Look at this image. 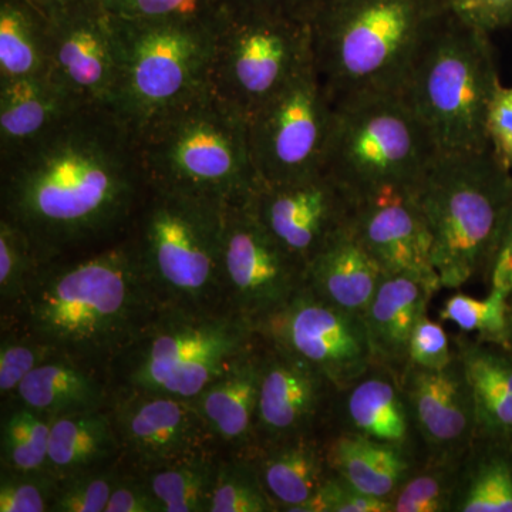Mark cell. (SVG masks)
Masks as SVG:
<instances>
[{
  "label": "cell",
  "mask_w": 512,
  "mask_h": 512,
  "mask_svg": "<svg viewBox=\"0 0 512 512\" xmlns=\"http://www.w3.org/2000/svg\"><path fill=\"white\" fill-rule=\"evenodd\" d=\"M2 163V218L42 264L128 234L148 191L137 137L111 110L83 107Z\"/></svg>",
  "instance_id": "obj_1"
},
{
  "label": "cell",
  "mask_w": 512,
  "mask_h": 512,
  "mask_svg": "<svg viewBox=\"0 0 512 512\" xmlns=\"http://www.w3.org/2000/svg\"><path fill=\"white\" fill-rule=\"evenodd\" d=\"M164 309L128 231L103 247L40 265L15 316L22 335L109 372Z\"/></svg>",
  "instance_id": "obj_2"
},
{
  "label": "cell",
  "mask_w": 512,
  "mask_h": 512,
  "mask_svg": "<svg viewBox=\"0 0 512 512\" xmlns=\"http://www.w3.org/2000/svg\"><path fill=\"white\" fill-rule=\"evenodd\" d=\"M446 13L441 0H323L311 20L312 55L333 106L403 96Z\"/></svg>",
  "instance_id": "obj_3"
},
{
  "label": "cell",
  "mask_w": 512,
  "mask_h": 512,
  "mask_svg": "<svg viewBox=\"0 0 512 512\" xmlns=\"http://www.w3.org/2000/svg\"><path fill=\"white\" fill-rule=\"evenodd\" d=\"M443 289L485 279L512 197V170L491 148L439 153L416 187Z\"/></svg>",
  "instance_id": "obj_4"
},
{
  "label": "cell",
  "mask_w": 512,
  "mask_h": 512,
  "mask_svg": "<svg viewBox=\"0 0 512 512\" xmlns=\"http://www.w3.org/2000/svg\"><path fill=\"white\" fill-rule=\"evenodd\" d=\"M137 140L148 187L232 207L248 204L261 185L248 121L211 89L148 127Z\"/></svg>",
  "instance_id": "obj_5"
},
{
  "label": "cell",
  "mask_w": 512,
  "mask_h": 512,
  "mask_svg": "<svg viewBox=\"0 0 512 512\" xmlns=\"http://www.w3.org/2000/svg\"><path fill=\"white\" fill-rule=\"evenodd\" d=\"M227 210L194 195L148 187L130 235L165 308L231 309L224 278Z\"/></svg>",
  "instance_id": "obj_6"
},
{
  "label": "cell",
  "mask_w": 512,
  "mask_h": 512,
  "mask_svg": "<svg viewBox=\"0 0 512 512\" xmlns=\"http://www.w3.org/2000/svg\"><path fill=\"white\" fill-rule=\"evenodd\" d=\"M490 36L446 13L414 64L403 97L439 153L490 148L488 107L501 84Z\"/></svg>",
  "instance_id": "obj_7"
},
{
  "label": "cell",
  "mask_w": 512,
  "mask_h": 512,
  "mask_svg": "<svg viewBox=\"0 0 512 512\" xmlns=\"http://www.w3.org/2000/svg\"><path fill=\"white\" fill-rule=\"evenodd\" d=\"M259 345L255 323L232 309H164L110 372L120 389L191 400Z\"/></svg>",
  "instance_id": "obj_8"
},
{
  "label": "cell",
  "mask_w": 512,
  "mask_h": 512,
  "mask_svg": "<svg viewBox=\"0 0 512 512\" xmlns=\"http://www.w3.org/2000/svg\"><path fill=\"white\" fill-rule=\"evenodd\" d=\"M114 19L121 40V76L113 113L138 137L210 90L221 28Z\"/></svg>",
  "instance_id": "obj_9"
},
{
  "label": "cell",
  "mask_w": 512,
  "mask_h": 512,
  "mask_svg": "<svg viewBox=\"0 0 512 512\" xmlns=\"http://www.w3.org/2000/svg\"><path fill=\"white\" fill-rule=\"evenodd\" d=\"M439 154L429 130L403 96L336 109L326 171L353 195L417 187Z\"/></svg>",
  "instance_id": "obj_10"
},
{
  "label": "cell",
  "mask_w": 512,
  "mask_h": 512,
  "mask_svg": "<svg viewBox=\"0 0 512 512\" xmlns=\"http://www.w3.org/2000/svg\"><path fill=\"white\" fill-rule=\"evenodd\" d=\"M312 59L311 23L228 12L218 30L210 89L248 121Z\"/></svg>",
  "instance_id": "obj_11"
},
{
  "label": "cell",
  "mask_w": 512,
  "mask_h": 512,
  "mask_svg": "<svg viewBox=\"0 0 512 512\" xmlns=\"http://www.w3.org/2000/svg\"><path fill=\"white\" fill-rule=\"evenodd\" d=\"M336 107L309 62L248 120L261 184L305 180L326 171Z\"/></svg>",
  "instance_id": "obj_12"
},
{
  "label": "cell",
  "mask_w": 512,
  "mask_h": 512,
  "mask_svg": "<svg viewBox=\"0 0 512 512\" xmlns=\"http://www.w3.org/2000/svg\"><path fill=\"white\" fill-rule=\"evenodd\" d=\"M255 328L264 342L316 367L339 390L375 366L362 316L330 305L306 286Z\"/></svg>",
  "instance_id": "obj_13"
},
{
  "label": "cell",
  "mask_w": 512,
  "mask_h": 512,
  "mask_svg": "<svg viewBox=\"0 0 512 512\" xmlns=\"http://www.w3.org/2000/svg\"><path fill=\"white\" fill-rule=\"evenodd\" d=\"M224 278L229 308L256 325L301 291L305 266L275 241L248 204L232 205L225 220Z\"/></svg>",
  "instance_id": "obj_14"
},
{
  "label": "cell",
  "mask_w": 512,
  "mask_h": 512,
  "mask_svg": "<svg viewBox=\"0 0 512 512\" xmlns=\"http://www.w3.org/2000/svg\"><path fill=\"white\" fill-rule=\"evenodd\" d=\"M46 22L49 76L84 106L113 111L121 76L116 19L99 0Z\"/></svg>",
  "instance_id": "obj_15"
},
{
  "label": "cell",
  "mask_w": 512,
  "mask_h": 512,
  "mask_svg": "<svg viewBox=\"0 0 512 512\" xmlns=\"http://www.w3.org/2000/svg\"><path fill=\"white\" fill-rule=\"evenodd\" d=\"M248 205L275 241L306 266L350 224L353 194L323 171L293 183L261 184Z\"/></svg>",
  "instance_id": "obj_16"
},
{
  "label": "cell",
  "mask_w": 512,
  "mask_h": 512,
  "mask_svg": "<svg viewBox=\"0 0 512 512\" xmlns=\"http://www.w3.org/2000/svg\"><path fill=\"white\" fill-rule=\"evenodd\" d=\"M255 416V447L319 434L335 419L340 390L328 377L285 350L264 342Z\"/></svg>",
  "instance_id": "obj_17"
},
{
  "label": "cell",
  "mask_w": 512,
  "mask_h": 512,
  "mask_svg": "<svg viewBox=\"0 0 512 512\" xmlns=\"http://www.w3.org/2000/svg\"><path fill=\"white\" fill-rule=\"evenodd\" d=\"M111 420L121 448L148 471L205 453L212 436L191 400L120 389Z\"/></svg>",
  "instance_id": "obj_18"
},
{
  "label": "cell",
  "mask_w": 512,
  "mask_h": 512,
  "mask_svg": "<svg viewBox=\"0 0 512 512\" xmlns=\"http://www.w3.org/2000/svg\"><path fill=\"white\" fill-rule=\"evenodd\" d=\"M350 228L384 275L413 274L441 285L416 187L392 185L353 195Z\"/></svg>",
  "instance_id": "obj_19"
},
{
  "label": "cell",
  "mask_w": 512,
  "mask_h": 512,
  "mask_svg": "<svg viewBox=\"0 0 512 512\" xmlns=\"http://www.w3.org/2000/svg\"><path fill=\"white\" fill-rule=\"evenodd\" d=\"M400 384L424 454L464 456L477 436L476 406L457 356L440 370L407 365Z\"/></svg>",
  "instance_id": "obj_20"
},
{
  "label": "cell",
  "mask_w": 512,
  "mask_h": 512,
  "mask_svg": "<svg viewBox=\"0 0 512 512\" xmlns=\"http://www.w3.org/2000/svg\"><path fill=\"white\" fill-rule=\"evenodd\" d=\"M333 420L338 423L336 430L393 444L423 457L399 375L387 367L375 365L348 389L340 390Z\"/></svg>",
  "instance_id": "obj_21"
},
{
  "label": "cell",
  "mask_w": 512,
  "mask_h": 512,
  "mask_svg": "<svg viewBox=\"0 0 512 512\" xmlns=\"http://www.w3.org/2000/svg\"><path fill=\"white\" fill-rule=\"evenodd\" d=\"M440 289L437 282L413 274L383 275L363 315L375 365L403 372L413 330Z\"/></svg>",
  "instance_id": "obj_22"
},
{
  "label": "cell",
  "mask_w": 512,
  "mask_h": 512,
  "mask_svg": "<svg viewBox=\"0 0 512 512\" xmlns=\"http://www.w3.org/2000/svg\"><path fill=\"white\" fill-rule=\"evenodd\" d=\"M83 107L49 74L0 79V160L32 146Z\"/></svg>",
  "instance_id": "obj_23"
},
{
  "label": "cell",
  "mask_w": 512,
  "mask_h": 512,
  "mask_svg": "<svg viewBox=\"0 0 512 512\" xmlns=\"http://www.w3.org/2000/svg\"><path fill=\"white\" fill-rule=\"evenodd\" d=\"M383 275L349 224L305 266V286L330 305L363 318Z\"/></svg>",
  "instance_id": "obj_24"
},
{
  "label": "cell",
  "mask_w": 512,
  "mask_h": 512,
  "mask_svg": "<svg viewBox=\"0 0 512 512\" xmlns=\"http://www.w3.org/2000/svg\"><path fill=\"white\" fill-rule=\"evenodd\" d=\"M451 340L473 393L477 436L512 441V349L464 332Z\"/></svg>",
  "instance_id": "obj_25"
},
{
  "label": "cell",
  "mask_w": 512,
  "mask_h": 512,
  "mask_svg": "<svg viewBox=\"0 0 512 512\" xmlns=\"http://www.w3.org/2000/svg\"><path fill=\"white\" fill-rule=\"evenodd\" d=\"M325 440L306 434L254 450L252 463L278 511L298 512L332 474Z\"/></svg>",
  "instance_id": "obj_26"
},
{
  "label": "cell",
  "mask_w": 512,
  "mask_h": 512,
  "mask_svg": "<svg viewBox=\"0 0 512 512\" xmlns=\"http://www.w3.org/2000/svg\"><path fill=\"white\" fill-rule=\"evenodd\" d=\"M264 343L191 399L212 436L235 447H255V416Z\"/></svg>",
  "instance_id": "obj_27"
},
{
  "label": "cell",
  "mask_w": 512,
  "mask_h": 512,
  "mask_svg": "<svg viewBox=\"0 0 512 512\" xmlns=\"http://www.w3.org/2000/svg\"><path fill=\"white\" fill-rule=\"evenodd\" d=\"M330 470L372 497L392 501L420 458L393 444L335 430L325 440Z\"/></svg>",
  "instance_id": "obj_28"
},
{
  "label": "cell",
  "mask_w": 512,
  "mask_h": 512,
  "mask_svg": "<svg viewBox=\"0 0 512 512\" xmlns=\"http://www.w3.org/2000/svg\"><path fill=\"white\" fill-rule=\"evenodd\" d=\"M15 396L23 406L56 417L103 410L110 394L96 370L56 356L37 366L20 383Z\"/></svg>",
  "instance_id": "obj_29"
},
{
  "label": "cell",
  "mask_w": 512,
  "mask_h": 512,
  "mask_svg": "<svg viewBox=\"0 0 512 512\" xmlns=\"http://www.w3.org/2000/svg\"><path fill=\"white\" fill-rule=\"evenodd\" d=\"M451 512H512V441L476 436L461 460Z\"/></svg>",
  "instance_id": "obj_30"
},
{
  "label": "cell",
  "mask_w": 512,
  "mask_h": 512,
  "mask_svg": "<svg viewBox=\"0 0 512 512\" xmlns=\"http://www.w3.org/2000/svg\"><path fill=\"white\" fill-rule=\"evenodd\" d=\"M119 450L113 420L103 410L63 414L50 421L49 466L56 476L97 468Z\"/></svg>",
  "instance_id": "obj_31"
},
{
  "label": "cell",
  "mask_w": 512,
  "mask_h": 512,
  "mask_svg": "<svg viewBox=\"0 0 512 512\" xmlns=\"http://www.w3.org/2000/svg\"><path fill=\"white\" fill-rule=\"evenodd\" d=\"M49 74L46 19L25 0H0V79Z\"/></svg>",
  "instance_id": "obj_32"
},
{
  "label": "cell",
  "mask_w": 512,
  "mask_h": 512,
  "mask_svg": "<svg viewBox=\"0 0 512 512\" xmlns=\"http://www.w3.org/2000/svg\"><path fill=\"white\" fill-rule=\"evenodd\" d=\"M217 471L210 454H198L148 471L146 483L164 512H210Z\"/></svg>",
  "instance_id": "obj_33"
},
{
  "label": "cell",
  "mask_w": 512,
  "mask_h": 512,
  "mask_svg": "<svg viewBox=\"0 0 512 512\" xmlns=\"http://www.w3.org/2000/svg\"><path fill=\"white\" fill-rule=\"evenodd\" d=\"M464 456L424 454L392 498V512H451Z\"/></svg>",
  "instance_id": "obj_34"
},
{
  "label": "cell",
  "mask_w": 512,
  "mask_h": 512,
  "mask_svg": "<svg viewBox=\"0 0 512 512\" xmlns=\"http://www.w3.org/2000/svg\"><path fill=\"white\" fill-rule=\"evenodd\" d=\"M52 417L20 404L2 421V470L15 473L50 471L49 439Z\"/></svg>",
  "instance_id": "obj_35"
},
{
  "label": "cell",
  "mask_w": 512,
  "mask_h": 512,
  "mask_svg": "<svg viewBox=\"0 0 512 512\" xmlns=\"http://www.w3.org/2000/svg\"><path fill=\"white\" fill-rule=\"evenodd\" d=\"M114 18L220 29L228 16L222 0H100Z\"/></svg>",
  "instance_id": "obj_36"
},
{
  "label": "cell",
  "mask_w": 512,
  "mask_h": 512,
  "mask_svg": "<svg viewBox=\"0 0 512 512\" xmlns=\"http://www.w3.org/2000/svg\"><path fill=\"white\" fill-rule=\"evenodd\" d=\"M251 458L218 464L210 512H276Z\"/></svg>",
  "instance_id": "obj_37"
},
{
  "label": "cell",
  "mask_w": 512,
  "mask_h": 512,
  "mask_svg": "<svg viewBox=\"0 0 512 512\" xmlns=\"http://www.w3.org/2000/svg\"><path fill=\"white\" fill-rule=\"evenodd\" d=\"M42 265L35 245L12 222L0 220V301L15 309Z\"/></svg>",
  "instance_id": "obj_38"
},
{
  "label": "cell",
  "mask_w": 512,
  "mask_h": 512,
  "mask_svg": "<svg viewBox=\"0 0 512 512\" xmlns=\"http://www.w3.org/2000/svg\"><path fill=\"white\" fill-rule=\"evenodd\" d=\"M441 322H451L461 332L476 333L477 338L490 342H505V299L487 295L478 299L467 293L456 292L440 309Z\"/></svg>",
  "instance_id": "obj_39"
},
{
  "label": "cell",
  "mask_w": 512,
  "mask_h": 512,
  "mask_svg": "<svg viewBox=\"0 0 512 512\" xmlns=\"http://www.w3.org/2000/svg\"><path fill=\"white\" fill-rule=\"evenodd\" d=\"M60 477L52 471L15 473L2 470L0 512L52 511Z\"/></svg>",
  "instance_id": "obj_40"
},
{
  "label": "cell",
  "mask_w": 512,
  "mask_h": 512,
  "mask_svg": "<svg viewBox=\"0 0 512 512\" xmlns=\"http://www.w3.org/2000/svg\"><path fill=\"white\" fill-rule=\"evenodd\" d=\"M117 478L97 468L60 477L52 512H106Z\"/></svg>",
  "instance_id": "obj_41"
},
{
  "label": "cell",
  "mask_w": 512,
  "mask_h": 512,
  "mask_svg": "<svg viewBox=\"0 0 512 512\" xmlns=\"http://www.w3.org/2000/svg\"><path fill=\"white\" fill-rule=\"evenodd\" d=\"M56 356H59L56 350L22 333L12 338H3L0 345V394H15L20 383L37 366Z\"/></svg>",
  "instance_id": "obj_42"
},
{
  "label": "cell",
  "mask_w": 512,
  "mask_h": 512,
  "mask_svg": "<svg viewBox=\"0 0 512 512\" xmlns=\"http://www.w3.org/2000/svg\"><path fill=\"white\" fill-rule=\"evenodd\" d=\"M298 512H392V501L365 494L332 471L318 493Z\"/></svg>",
  "instance_id": "obj_43"
},
{
  "label": "cell",
  "mask_w": 512,
  "mask_h": 512,
  "mask_svg": "<svg viewBox=\"0 0 512 512\" xmlns=\"http://www.w3.org/2000/svg\"><path fill=\"white\" fill-rule=\"evenodd\" d=\"M456 359L453 340L448 338L443 325L429 316H423L417 323L409 342L407 365L423 369L440 370Z\"/></svg>",
  "instance_id": "obj_44"
},
{
  "label": "cell",
  "mask_w": 512,
  "mask_h": 512,
  "mask_svg": "<svg viewBox=\"0 0 512 512\" xmlns=\"http://www.w3.org/2000/svg\"><path fill=\"white\" fill-rule=\"evenodd\" d=\"M448 15L491 35L512 25V0H441Z\"/></svg>",
  "instance_id": "obj_45"
},
{
  "label": "cell",
  "mask_w": 512,
  "mask_h": 512,
  "mask_svg": "<svg viewBox=\"0 0 512 512\" xmlns=\"http://www.w3.org/2000/svg\"><path fill=\"white\" fill-rule=\"evenodd\" d=\"M487 137L494 156L512 170V87L500 84L495 90L488 107Z\"/></svg>",
  "instance_id": "obj_46"
},
{
  "label": "cell",
  "mask_w": 512,
  "mask_h": 512,
  "mask_svg": "<svg viewBox=\"0 0 512 512\" xmlns=\"http://www.w3.org/2000/svg\"><path fill=\"white\" fill-rule=\"evenodd\" d=\"M323 0H222L228 12L311 23Z\"/></svg>",
  "instance_id": "obj_47"
},
{
  "label": "cell",
  "mask_w": 512,
  "mask_h": 512,
  "mask_svg": "<svg viewBox=\"0 0 512 512\" xmlns=\"http://www.w3.org/2000/svg\"><path fill=\"white\" fill-rule=\"evenodd\" d=\"M484 282L488 295L497 298L505 299L512 291V197Z\"/></svg>",
  "instance_id": "obj_48"
},
{
  "label": "cell",
  "mask_w": 512,
  "mask_h": 512,
  "mask_svg": "<svg viewBox=\"0 0 512 512\" xmlns=\"http://www.w3.org/2000/svg\"><path fill=\"white\" fill-rule=\"evenodd\" d=\"M106 512H164L146 481L117 478Z\"/></svg>",
  "instance_id": "obj_49"
},
{
  "label": "cell",
  "mask_w": 512,
  "mask_h": 512,
  "mask_svg": "<svg viewBox=\"0 0 512 512\" xmlns=\"http://www.w3.org/2000/svg\"><path fill=\"white\" fill-rule=\"evenodd\" d=\"M33 9H36L45 19L53 18L59 13L90 5L99 0H25Z\"/></svg>",
  "instance_id": "obj_50"
},
{
  "label": "cell",
  "mask_w": 512,
  "mask_h": 512,
  "mask_svg": "<svg viewBox=\"0 0 512 512\" xmlns=\"http://www.w3.org/2000/svg\"><path fill=\"white\" fill-rule=\"evenodd\" d=\"M505 342L512 349V291L505 298Z\"/></svg>",
  "instance_id": "obj_51"
}]
</instances>
